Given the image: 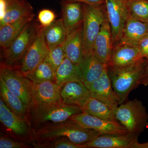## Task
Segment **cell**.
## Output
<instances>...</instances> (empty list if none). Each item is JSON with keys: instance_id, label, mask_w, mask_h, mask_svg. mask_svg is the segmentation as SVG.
Listing matches in <instances>:
<instances>
[{"instance_id": "6da1fadb", "label": "cell", "mask_w": 148, "mask_h": 148, "mask_svg": "<svg viewBox=\"0 0 148 148\" xmlns=\"http://www.w3.org/2000/svg\"><path fill=\"white\" fill-rule=\"evenodd\" d=\"M101 135L98 131L83 127L71 119L56 123H49L34 130L33 138L36 144L54 141L60 138H67L79 145L91 142Z\"/></svg>"}, {"instance_id": "7a4b0ae2", "label": "cell", "mask_w": 148, "mask_h": 148, "mask_svg": "<svg viewBox=\"0 0 148 148\" xmlns=\"http://www.w3.org/2000/svg\"><path fill=\"white\" fill-rule=\"evenodd\" d=\"M148 60L141 58L130 66L121 69L108 70L109 75L119 104L123 103L130 92L139 85Z\"/></svg>"}, {"instance_id": "3957f363", "label": "cell", "mask_w": 148, "mask_h": 148, "mask_svg": "<svg viewBox=\"0 0 148 148\" xmlns=\"http://www.w3.org/2000/svg\"><path fill=\"white\" fill-rule=\"evenodd\" d=\"M43 27L35 18L29 22L8 47L1 49V64L14 69L19 66L26 51Z\"/></svg>"}, {"instance_id": "277c9868", "label": "cell", "mask_w": 148, "mask_h": 148, "mask_svg": "<svg viewBox=\"0 0 148 148\" xmlns=\"http://www.w3.org/2000/svg\"><path fill=\"white\" fill-rule=\"evenodd\" d=\"M116 117L129 133L139 137L148 126V114L145 107L135 99L122 103L115 111Z\"/></svg>"}, {"instance_id": "5b68a950", "label": "cell", "mask_w": 148, "mask_h": 148, "mask_svg": "<svg viewBox=\"0 0 148 148\" xmlns=\"http://www.w3.org/2000/svg\"><path fill=\"white\" fill-rule=\"evenodd\" d=\"M82 8L84 45L86 52L93 50L95 39L108 14L105 3L96 5L82 3Z\"/></svg>"}, {"instance_id": "8992f818", "label": "cell", "mask_w": 148, "mask_h": 148, "mask_svg": "<svg viewBox=\"0 0 148 148\" xmlns=\"http://www.w3.org/2000/svg\"><path fill=\"white\" fill-rule=\"evenodd\" d=\"M30 110L33 119L37 124L61 122L83 112L79 106L68 105L63 102L50 105H34L31 106Z\"/></svg>"}, {"instance_id": "52a82bcc", "label": "cell", "mask_w": 148, "mask_h": 148, "mask_svg": "<svg viewBox=\"0 0 148 148\" xmlns=\"http://www.w3.org/2000/svg\"><path fill=\"white\" fill-rule=\"evenodd\" d=\"M0 80L10 91L21 99L30 110L32 103V82L19 71L1 64Z\"/></svg>"}, {"instance_id": "ba28073f", "label": "cell", "mask_w": 148, "mask_h": 148, "mask_svg": "<svg viewBox=\"0 0 148 148\" xmlns=\"http://www.w3.org/2000/svg\"><path fill=\"white\" fill-rule=\"evenodd\" d=\"M142 58L139 45L121 39L113 46L110 59L107 64V69L112 70L124 68Z\"/></svg>"}, {"instance_id": "9c48e42d", "label": "cell", "mask_w": 148, "mask_h": 148, "mask_svg": "<svg viewBox=\"0 0 148 148\" xmlns=\"http://www.w3.org/2000/svg\"><path fill=\"white\" fill-rule=\"evenodd\" d=\"M112 34L113 46L121 39L125 21L129 16L127 0H105Z\"/></svg>"}, {"instance_id": "30bf717a", "label": "cell", "mask_w": 148, "mask_h": 148, "mask_svg": "<svg viewBox=\"0 0 148 148\" xmlns=\"http://www.w3.org/2000/svg\"><path fill=\"white\" fill-rule=\"evenodd\" d=\"M138 136L130 133L119 135H101L82 145L85 148H148L147 143H140Z\"/></svg>"}, {"instance_id": "8fae6325", "label": "cell", "mask_w": 148, "mask_h": 148, "mask_svg": "<svg viewBox=\"0 0 148 148\" xmlns=\"http://www.w3.org/2000/svg\"><path fill=\"white\" fill-rule=\"evenodd\" d=\"M43 28L26 51L18 66L19 71L25 77L45 61L49 52L44 37Z\"/></svg>"}, {"instance_id": "7c38bea8", "label": "cell", "mask_w": 148, "mask_h": 148, "mask_svg": "<svg viewBox=\"0 0 148 148\" xmlns=\"http://www.w3.org/2000/svg\"><path fill=\"white\" fill-rule=\"evenodd\" d=\"M70 119L83 127L98 131L101 135H119L129 133L123 125L117 121H110L92 116L83 112L73 116Z\"/></svg>"}, {"instance_id": "4fadbf2b", "label": "cell", "mask_w": 148, "mask_h": 148, "mask_svg": "<svg viewBox=\"0 0 148 148\" xmlns=\"http://www.w3.org/2000/svg\"><path fill=\"white\" fill-rule=\"evenodd\" d=\"M87 88L90 97L101 101L115 111L120 105L112 86L107 65L100 77L89 84Z\"/></svg>"}, {"instance_id": "5bb4252c", "label": "cell", "mask_w": 148, "mask_h": 148, "mask_svg": "<svg viewBox=\"0 0 148 148\" xmlns=\"http://www.w3.org/2000/svg\"><path fill=\"white\" fill-rule=\"evenodd\" d=\"M60 89L61 87L59 86L51 81L40 83L32 82V106L50 105L62 102Z\"/></svg>"}, {"instance_id": "9a60e30c", "label": "cell", "mask_w": 148, "mask_h": 148, "mask_svg": "<svg viewBox=\"0 0 148 148\" xmlns=\"http://www.w3.org/2000/svg\"><path fill=\"white\" fill-rule=\"evenodd\" d=\"M63 46L66 57L79 65L85 53L83 22L67 34Z\"/></svg>"}, {"instance_id": "2e32d148", "label": "cell", "mask_w": 148, "mask_h": 148, "mask_svg": "<svg viewBox=\"0 0 148 148\" xmlns=\"http://www.w3.org/2000/svg\"><path fill=\"white\" fill-rule=\"evenodd\" d=\"M113 47L112 28L107 17L95 39L93 51L95 56L101 62L107 64L110 59Z\"/></svg>"}, {"instance_id": "e0dca14e", "label": "cell", "mask_w": 148, "mask_h": 148, "mask_svg": "<svg viewBox=\"0 0 148 148\" xmlns=\"http://www.w3.org/2000/svg\"><path fill=\"white\" fill-rule=\"evenodd\" d=\"M60 93L64 104L81 108L90 97L89 90L82 81L66 83L61 86Z\"/></svg>"}, {"instance_id": "ac0fdd59", "label": "cell", "mask_w": 148, "mask_h": 148, "mask_svg": "<svg viewBox=\"0 0 148 148\" xmlns=\"http://www.w3.org/2000/svg\"><path fill=\"white\" fill-rule=\"evenodd\" d=\"M106 65L97 58L93 50L85 52L79 66L82 75V82L86 87L100 77Z\"/></svg>"}, {"instance_id": "d6986e66", "label": "cell", "mask_w": 148, "mask_h": 148, "mask_svg": "<svg viewBox=\"0 0 148 148\" xmlns=\"http://www.w3.org/2000/svg\"><path fill=\"white\" fill-rule=\"evenodd\" d=\"M0 121L14 134L24 136L29 131V122L24 120L10 110L1 99H0Z\"/></svg>"}, {"instance_id": "ffe728a7", "label": "cell", "mask_w": 148, "mask_h": 148, "mask_svg": "<svg viewBox=\"0 0 148 148\" xmlns=\"http://www.w3.org/2000/svg\"><path fill=\"white\" fill-rule=\"evenodd\" d=\"M60 4L61 18L68 34L83 22V14L82 3L62 0Z\"/></svg>"}, {"instance_id": "44dd1931", "label": "cell", "mask_w": 148, "mask_h": 148, "mask_svg": "<svg viewBox=\"0 0 148 148\" xmlns=\"http://www.w3.org/2000/svg\"><path fill=\"white\" fill-rule=\"evenodd\" d=\"M148 35V23L139 21L129 15L123 30L121 39L139 45Z\"/></svg>"}, {"instance_id": "7402d4cb", "label": "cell", "mask_w": 148, "mask_h": 148, "mask_svg": "<svg viewBox=\"0 0 148 148\" xmlns=\"http://www.w3.org/2000/svg\"><path fill=\"white\" fill-rule=\"evenodd\" d=\"M33 16H35L34 9L27 0L15 2L8 5L4 17L0 20V27Z\"/></svg>"}, {"instance_id": "603a6c76", "label": "cell", "mask_w": 148, "mask_h": 148, "mask_svg": "<svg viewBox=\"0 0 148 148\" xmlns=\"http://www.w3.org/2000/svg\"><path fill=\"white\" fill-rule=\"evenodd\" d=\"M55 83L60 87L66 83L82 82V75L79 66L67 57L55 72Z\"/></svg>"}, {"instance_id": "cb8c5ba5", "label": "cell", "mask_w": 148, "mask_h": 148, "mask_svg": "<svg viewBox=\"0 0 148 148\" xmlns=\"http://www.w3.org/2000/svg\"><path fill=\"white\" fill-rule=\"evenodd\" d=\"M35 16L27 17L0 27V46L1 49L10 45L18 36L27 24L34 18Z\"/></svg>"}, {"instance_id": "d4e9b609", "label": "cell", "mask_w": 148, "mask_h": 148, "mask_svg": "<svg viewBox=\"0 0 148 148\" xmlns=\"http://www.w3.org/2000/svg\"><path fill=\"white\" fill-rule=\"evenodd\" d=\"M43 33L49 49L63 44L67 35V30L61 18L55 20L49 27H44Z\"/></svg>"}, {"instance_id": "484cf974", "label": "cell", "mask_w": 148, "mask_h": 148, "mask_svg": "<svg viewBox=\"0 0 148 148\" xmlns=\"http://www.w3.org/2000/svg\"><path fill=\"white\" fill-rule=\"evenodd\" d=\"M0 92L1 99L10 110L22 119L29 122L27 117L29 108L20 98L12 93L8 89L1 80H0Z\"/></svg>"}, {"instance_id": "4316f807", "label": "cell", "mask_w": 148, "mask_h": 148, "mask_svg": "<svg viewBox=\"0 0 148 148\" xmlns=\"http://www.w3.org/2000/svg\"><path fill=\"white\" fill-rule=\"evenodd\" d=\"M83 112L90 115L110 121H117L115 111L101 101L90 97L82 108Z\"/></svg>"}, {"instance_id": "83f0119b", "label": "cell", "mask_w": 148, "mask_h": 148, "mask_svg": "<svg viewBox=\"0 0 148 148\" xmlns=\"http://www.w3.org/2000/svg\"><path fill=\"white\" fill-rule=\"evenodd\" d=\"M55 72L45 60L27 76L33 83H40L51 81L55 82Z\"/></svg>"}, {"instance_id": "f1b7e54d", "label": "cell", "mask_w": 148, "mask_h": 148, "mask_svg": "<svg viewBox=\"0 0 148 148\" xmlns=\"http://www.w3.org/2000/svg\"><path fill=\"white\" fill-rule=\"evenodd\" d=\"M127 7L130 16L148 23V0H127Z\"/></svg>"}, {"instance_id": "f546056e", "label": "cell", "mask_w": 148, "mask_h": 148, "mask_svg": "<svg viewBox=\"0 0 148 148\" xmlns=\"http://www.w3.org/2000/svg\"><path fill=\"white\" fill-rule=\"evenodd\" d=\"M66 57V54L62 44L49 49V52L45 60L56 72L57 68Z\"/></svg>"}, {"instance_id": "4dcf8cb0", "label": "cell", "mask_w": 148, "mask_h": 148, "mask_svg": "<svg viewBox=\"0 0 148 148\" xmlns=\"http://www.w3.org/2000/svg\"><path fill=\"white\" fill-rule=\"evenodd\" d=\"M35 147L42 148H85L82 145H77L65 138H59L48 143L36 144Z\"/></svg>"}, {"instance_id": "1f68e13d", "label": "cell", "mask_w": 148, "mask_h": 148, "mask_svg": "<svg viewBox=\"0 0 148 148\" xmlns=\"http://www.w3.org/2000/svg\"><path fill=\"white\" fill-rule=\"evenodd\" d=\"M56 15L53 11L44 9L40 11L38 14V20L43 27H47L55 21Z\"/></svg>"}, {"instance_id": "d6a6232c", "label": "cell", "mask_w": 148, "mask_h": 148, "mask_svg": "<svg viewBox=\"0 0 148 148\" xmlns=\"http://www.w3.org/2000/svg\"><path fill=\"white\" fill-rule=\"evenodd\" d=\"M29 146L22 142L12 140L5 136H1L0 138L1 148H26Z\"/></svg>"}, {"instance_id": "836d02e7", "label": "cell", "mask_w": 148, "mask_h": 148, "mask_svg": "<svg viewBox=\"0 0 148 148\" xmlns=\"http://www.w3.org/2000/svg\"><path fill=\"white\" fill-rule=\"evenodd\" d=\"M139 46L141 57L145 58L148 51V35L140 42Z\"/></svg>"}, {"instance_id": "e575fe53", "label": "cell", "mask_w": 148, "mask_h": 148, "mask_svg": "<svg viewBox=\"0 0 148 148\" xmlns=\"http://www.w3.org/2000/svg\"><path fill=\"white\" fill-rule=\"evenodd\" d=\"M70 2H79L88 4L96 5L105 3V0H66Z\"/></svg>"}, {"instance_id": "d590c367", "label": "cell", "mask_w": 148, "mask_h": 148, "mask_svg": "<svg viewBox=\"0 0 148 148\" xmlns=\"http://www.w3.org/2000/svg\"><path fill=\"white\" fill-rule=\"evenodd\" d=\"M8 8V3L5 0H0V20L4 17Z\"/></svg>"}, {"instance_id": "8d00e7d4", "label": "cell", "mask_w": 148, "mask_h": 148, "mask_svg": "<svg viewBox=\"0 0 148 148\" xmlns=\"http://www.w3.org/2000/svg\"><path fill=\"white\" fill-rule=\"evenodd\" d=\"M139 85H143L145 86H148V74L142 77L139 82Z\"/></svg>"}, {"instance_id": "74e56055", "label": "cell", "mask_w": 148, "mask_h": 148, "mask_svg": "<svg viewBox=\"0 0 148 148\" xmlns=\"http://www.w3.org/2000/svg\"><path fill=\"white\" fill-rule=\"evenodd\" d=\"M8 3V5L12 3L15 2L19 1H24V0H5Z\"/></svg>"}, {"instance_id": "f35d334b", "label": "cell", "mask_w": 148, "mask_h": 148, "mask_svg": "<svg viewBox=\"0 0 148 148\" xmlns=\"http://www.w3.org/2000/svg\"><path fill=\"white\" fill-rule=\"evenodd\" d=\"M147 74H148V61L147 64V66H146L145 69V71H144V73H143V75L142 76V77L146 75H147Z\"/></svg>"}, {"instance_id": "ab89813d", "label": "cell", "mask_w": 148, "mask_h": 148, "mask_svg": "<svg viewBox=\"0 0 148 148\" xmlns=\"http://www.w3.org/2000/svg\"><path fill=\"white\" fill-rule=\"evenodd\" d=\"M145 58H147L148 61V51L147 52V54H146Z\"/></svg>"}, {"instance_id": "60d3db41", "label": "cell", "mask_w": 148, "mask_h": 148, "mask_svg": "<svg viewBox=\"0 0 148 148\" xmlns=\"http://www.w3.org/2000/svg\"><path fill=\"white\" fill-rule=\"evenodd\" d=\"M147 143V144H148V142H147V143Z\"/></svg>"}]
</instances>
